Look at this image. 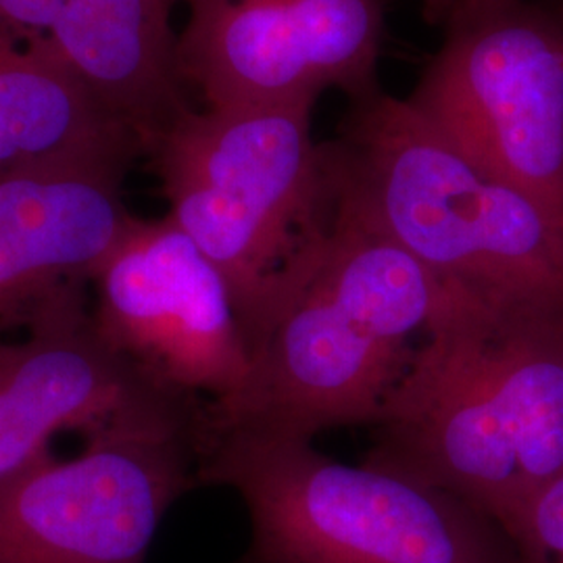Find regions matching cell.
<instances>
[{
  "label": "cell",
  "mask_w": 563,
  "mask_h": 563,
  "mask_svg": "<svg viewBox=\"0 0 563 563\" xmlns=\"http://www.w3.org/2000/svg\"><path fill=\"white\" fill-rule=\"evenodd\" d=\"M363 462L481 509L505 532L563 476V316L449 290Z\"/></svg>",
  "instance_id": "1"
},
{
  "label": "cell",
  "mask_w": 563,
  "mask_h": 563,
  "mask_svg": "<svg viewBox=\"0 0 563 563\" xmlns=\"http://www.w3.org/2000/svg\"><path fill=\"white\" fill-rule=\"evenodd\" d=\"M316 102L186 109L146 146L169 218L222 272L253 355L313 276L339 216Z\"/></svg>",
  "instance_id": "2"
},
{
  "label": "cell",
  "mask_w": 563,
  "mask_h": 563,
  "mask_svg": "<svg viewBox=\"0 0 563 563\" xmlns=\"http://www.w3.org/2000/svg\"><path fill=\"white\" fill-rule=\"evenodd\" d=\"M446 292L341 197L313 276L253 355L241 388L205 401L199 437L313 441L330 428L374 426Z\"/></svg>",
  "instance_id": "3"
},
{
  "label": "cell",
  "mask_w": 563,
  "mask_h": 563,
  "mask_svg": "<svg viewBox=\"0 0 563 563\" xmlns=\"http://www.w3.org/2000/svg\"><path fill=\"white\" fill-rule=\"evenodd\" d=\"M330 141L342 201L474 301L563 316V223L383 88Z\"/></svg>",
  "instance_id": "4"
},
{
  "label": "cell",
  "mask_w": 563,
  "mask_h": 563,
  "mask_svg": "<svg viewBox=\"0 0 563 563\" xmlns=\"http://www.w3.org/2000/svg\"><path fill=\"white\" fill-rule=\"evenodd\" d=\"M197 483L228 486L246 507L236 563H516L481 509L405 472L336 462L313 441L201 434Z\"/></svg>",
  "instance_id": "5"
},
{
  "label": "cell",
  "mask_w": 563,
  "mask_h": 563,
  "mask_svg": "<svg viewBox=\"0 0 563 563\" xmlns=\"http://www.w3.org/2000/svg\"><path fill=\"white\" fill-rule=\"evenodd\" d=\"M405 99L488 176L563 223V21L549 0H476Z\"/></svg>",
  "instance_id": "6"
},
{
  "label": "cell",
  "mask_w": 563,
  "mask_h": 563,
  "mask_svg": "<svg viewBox=\"0 0 563 563\" xmlns=\"http://www.w3.org/2000/svg\"><path fill=\"white\" fill-rule=\"evenodd\" d=\"M199 426L125 423L0 483V563H146L197 483Z\"/></svg>",
  "instance_id": "7"
},
{
  "label": "cell",
  "mask_w": 563,
  "mask_h": 563,
  "mask_svg": "<svg viewBox=\"0 0 563 563\" xmlns=\"http://www.w3.org/2000/svg\"><path fill=\"white\" fill-rule=\"evenodd\" d=\"M92 284L102 339L148 380L202 401L246 380L251 351L230 288L169 216H132Z\"/></svg>",
  "instance_id": "8"
},
{
  "label": "cell",
  "mask_w": 563,
  "mask_h": 563,
  "mask_svg": "<svg viewBox=\"0 0 563 563\" xmlns=\"http://www.w3.org/2000/svg\"><path fill=\"white\" fill-rule=\"evenodd\" d=\"M184 86L207 109L357 101L380 88L384 0H188Z\"/></svg>",
  "instance_id": "9"
},
{
  "label": "cell",
  "mask_w": 563,
  "mask_h": 563,
  "mask_svg": "<svg viewBox=\"0 0 563 563\" xmlns=\"http://www.w3.org/2000/svg\"><path fill=\"white\" fill-rule=\"evenodd\" d=\"M0 341V483L51 453L59 432L90 439L125 423L199 426L202 399L148 380L104 341L86 295Z\"/></svg>",
  "instance_id": "10"
},
{
  "label": "cell",
  "mask_w": 563,
  "mask_h": 563,
  "mask_svg": "<svg viewBox=\"0 0 563 563\" xmlns=\"http://www.w3.org/2000/svg\"><path fill=\"white\" fill-rule=\"evenodd\" d=\"M134 159L41 163L0 174V332L86 295L120 241Z\"/></svg>",
  "instance_id": "11"
},
{
  "label": "cell",
  "mask_w": 563,
  "mask_h": 563,
  "mask_svg": "<svg viewBox=\"0 0 563 563\" xmlns=\"http://www.w3.org/2000/svg\"><path fill=\"white\" fill-rule=\"evenodd\" d=\"M142 153L134 130L74 67L36 42L0 32V174L41 163Z\"/></svg>",
  "instance_id": "12"
},
{
  "label": "cell",
  "mask_w": 563,
  "mask_h": 563,
  "mask_svg": "<svg viewBox=\"0 0 563 563\" xmlns=\"http://www.w3.org/2000/svg\"><path fill=\"white\" fill-rule=\"evenodd\" d=\"M507 537L516 563H563V476L532 499Z\"/></svg>",
  "instance_id": "13"
},
{
  "label": "cell",
  "mask_w": 563,
  "mask_h": 563,
  "mask_svg": "<svg viewBox=\"0 0 563 563\" xmlns=\"http://www.w3.org/2000/svg\"><path fill=\"white\" fill-rule=\"evenodd\" d=\"M470 2H476V0H423V18L428 23L439 25L449 13L462 9Z\"/></svg>",
  "instance_id": "14"
},
{
  "label": "cell",
  "mask_w": 563,
  "mask_h": 563,
  "mask_svg": "<svg viewBox=\"0 0 563 563\" xmlns=\"http://www.w3.org/2000/svg\"><path fill=\"white\" fill-rule=\"evenodd\" d=\"M549 2H551V7L558 11V15H560L563 21V0H549Z\"/></svg>",
  "instance_id": "15"
},
{
  "label": "cell",
  "mask_w": 563,
  "mask_h": 563,
  "mask_svg": "<svg viewBox=\"0 0 563 563\" xmlns=\"http://www.w3.org/2000/svg\"><path fill=\"white\" fill-rule=\"evenodd\" d=\"M172 2H178V0H172ZM186 2H188V0H186Z\"/></svg>",
  "instance_id": "16"
}]
</instances>
